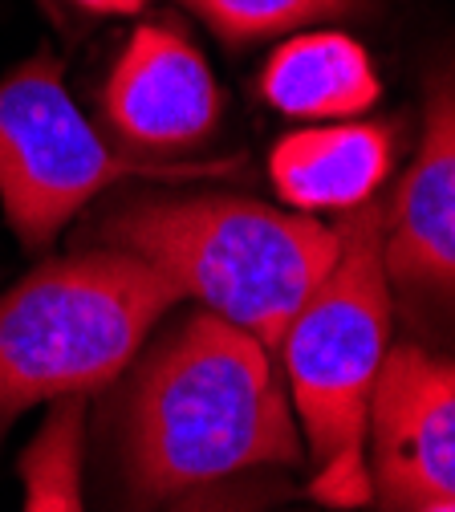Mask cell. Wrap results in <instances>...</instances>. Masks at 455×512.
Returning <instances> with one entry per match:
<instances>
[{
	"label": "cell",
	"mask_w": 455,
	"mask_h": 512,
	"mask_svg": "<svg viewBox=\"0 0 455 512\" xmlns=\"http://www.w3.org/2000/svg\"><path fill=\"white\" fill-rule=\"evenodd\" d=\"M382 269L415 334H455V45L423 57V131L386 204Z\"/></svg>",
	"instance_id": "cell-6"
},
{
	"label": "cell",
	"mask_w": 455,
	"mask_h": 512,
	"mask_svg": "<svg viewBox=\"0 0 455 512\" xmlns=\"http://www.w3.org/2000/svg\"><path fill=\"white\" fill-rule=\"evenodd\" d=\"M386 204L342 216L338 261L281 338L289 403L313 464L309 496L330 508L370 504V403L390 350V285L382 269Z\"/></svg>",
	"instance_id": "cell-3"
},
{
	"label": "cell",
	"mask_w": 455,
	"mask_h": 512,
	"mask_svg": "<svg viewBox=\"0 0 455 512\" xmlns=\"http://www.w3.org/2000/svg\"><path fill=\"white\" fill-rule=\"evenodd\" d=\"M102 435L122 512H159L244 472L309 464L273 350L208 309L187 313L122 370Z\"/></svg>",
	"instance_id": "cell-1"
},
{
	"label": "cell",
	"mask_w": 455,
	"mask_h": 512,
	"mask_svg": "<svg viewBox=\"0 0 455 512\" xmlns=\"http://www.w3.org/2000/svg\"><path fill=\"white\" fill-rule=\"evenodd\" d=\"M82 460H86V395L53 399L41 431L21 456L25 512H86Z\"/></svg>",
	"instance_id": "cell-12"
},
{
	"label": "cell",
	"mask_w": 455,
	"mask_h": 512,
	"mask_svg": "<svg viewBox=\"0 0 455 512\" xmlns=\"http://www.w3.org/2000/svg\"><path fill=\"white\" fill-rule=\"evenodd\" d=\"M98 114L114 147L151 163H187L224 122V90L204 49L171 13L126 33L98 90Z\"/></svg>",
	"instance_id": "cell-7"
},
{
	"label": "cell",
	"mask_w": 455,
	"mask_h": 512,
	"mask_svg": "<svg viewBox=\"0 0 455 512\" xmlns=\"http://www.w3.org/2000/svg\"><path fill=\"white\" fill-rule=\"evenodd\" d=\"M419 512H455V500H435V504H423Z\"/></svg>",
	"instance_id": "cell-15"
},
{
	"label": "cell",
	"mask_w": 455,
	"mask_h": 512,
	"mask_svg": "<svg viewBox=\"0 0 455 512\" xmlns=\"http://www.w3.org/2000/svg\"><path fill=\"white\" fill-rule=\"evenodd\" d=\"M244 159L151 163L118 151L65 90L61 61L37 49L0 78V208L25 252L57 240L86 204L130 179L187 183L204 175H236Z\"/></svg>",
	"instance_id": "cell-5"
},
{
	"label": "cell",
	"mask_w": 455,
	"mask_h": 512,
	"mask_svg": "<svg viewBox=\"0 0 455 512\" xmlns=\"http://www.w3.org/2000/svg\"><path fill=\"white\" fill-rule=\"evenodd\" d=\"M256 98L285 118L346 122L382 98V74L370 49L342 29L289 33L256 70Z\"/></svg>",
	"instance_id": "cell-10"
},
{
	"label": "cell",
	"mask_w": 455,
	"mask_h": 512,
	"mask_svg": "<svg viewBox=\"0 0 455 512\" xmlns=\"http://www.w3.org/2000/svg\"><path fill=\"white\" fill-rule=\"evenodd\" d=\"M41 17L65 41H86L114 21H130L151 9V0H37Z\"/></svg>",
	"instance_id": "cell-14"
},
{
	"label": "cell",
	"mask_w": 455,
	"mask_h": 512,
	"mask_svg": "<svg viewBox=\"0 0 455 512\" xmlns=\"http://www.w3.org/2000/svg\"><path fill=\"white\" fill-rule=\"evenodd\" d=\"M78 244L139 256L265 350L281 346L338 261V228L228 191H122L86 220Z\"/></svg>",
	"instance_id": "cell-2"
},
{
	"label": "cell",
	"mask_w": 455,
	"mask_h": 512,
	"mask_svg": "<svg viewBox=\"0 0 455 512\" xmlns=\"http://www.w3.org/2000/svg\"><path fill=\"white\" fill-rule=\"evenodd\" d=\"M297 492L289 472H244L208 488H195L167 504V512H273Z\"/></svg>",
	"instance_id": "cell-13"
},
{
	"label": "cell",
	"mask_w": 455,
	"mask_h": 512,
	"mask_svg": "<svg viewBox=\"0 0 455 512\" xmlns=\"http://www.w3.org/2000/svg\"><path fill=\"white\" fill-rule=\"evenodd\" d=\"M175 5L187 9L228 53H244L309 25L374 21L382 13V0H175Z\"/></svg>",
	"instance_id": "cell-11"
},
{
	"label": "cell",
	"mask_w": 455,
	"mask_h": 512,
	"mask_svg": "<svg viewBox=\"0 0 455 512\" xmlns=\"http://www.w3.org/2000/svg\"><path fill=\"white\" fill-rule=\"evenodd\" d=\"M403 131V118H346L293 131L269 151L273 191L297 212H354L395 171Z\"/></svg>",
	"instance_id": "cell-9"
},
{
	"label": "cell",
	"mask_w": 455,
	"mask_h": 512,
	"mask_svg": "<svg viewBox=\"0 0 455 512\" xmlns=\"http://www.w3.org/2000/svg\"><path fill=\"white\" fill-rule=\"evenodd\" d=\"M366 443L370 500L382 512L455 500V358L419 342L386 350Z\"/></svg>",
	"instance_id": "cell-8"
},
{
	"label": "cell",
	"mask_w": 455,
	"mask_h": 512,
	"mask_svg": "<svg viewBox=\"0 0 455 512\" xmlns=\"http://www.w3.org/2000/svg\"><path fill=\"white\" fill-rule=\"evenodd\" d=\"M179 289L118 248L78 244L0 297V435L65 395H98L139 358Z\"/></svg>",
	"instance_id": "cell-4"
}]
</instances>
